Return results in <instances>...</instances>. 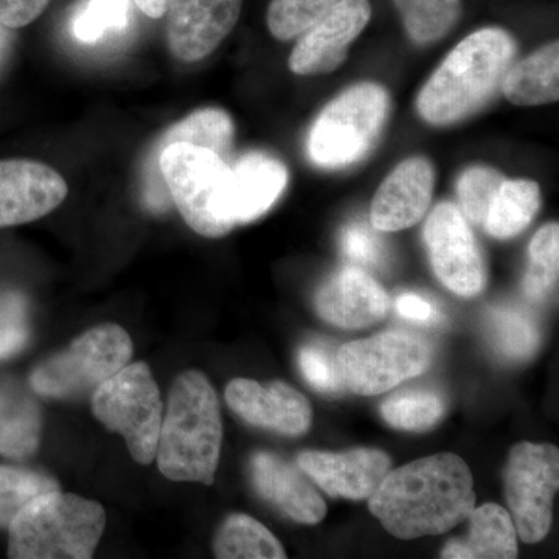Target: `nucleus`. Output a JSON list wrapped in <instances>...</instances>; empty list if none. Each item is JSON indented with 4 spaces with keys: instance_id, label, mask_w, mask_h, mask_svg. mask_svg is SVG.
Segmentation results:
<instances>
[{
    "instance_id": "nucleus-9",
    "label": "nucleus",
    "mask_w": 559,
    "mask_h": 559,
    "mask_svg": "<svg viewBox=\"0 0 559 559\" xmlns=\"http://www.w3.org/2000/svg\"><path fill=\"white\" fill-rule=\"evenodd\" d=\"M344 388L373 396L428 370V342L404 331H385L369 340L348 342L336 355Z\"/></svg>"
},
{
    "instance_id": "nucleus-31",
    "label": "nucleus",
    "mask_w": 559,
    "mask_h": 559,
    "mask_svg": "<svg viewBox=\"0 0 559 559\" xmlns=\"http://www.w3.org/2000/svg\"><path fill=\"white\" fill-rule=\"evenodd\" d=\"M131 16V0H86L73 16L72 33L80 43L97 44L127 31Z\"/></svg>"
},
{
    "instance_id": "nucleus-36",
    "label": "nucleus",
    "mask_w": 559,
    "mask_h": 559,
    "mask_svg": "<svg viewBox=\"0 0 559 559\" xmlns=\"http://www.w3.org/2000/svg\"><path fill=\"white\" fill-rule=\"evenodd\" d=\"M342 252L358 267L381 266L385 261V246L377 229L366 223H353L342 231Z\"/></svg>"
},
{
    "instance_id": "nucleus-5",
    "label": "nucleus",
    "mask_w": 559,
    "mask_h": 559,
    "mask_svg": "<svg viewBox=\"0 0 559 559\" xmlns=\"http://www.w3.org/2000/svg\"><path fill=\"white\" fill-rule=\"evenodd\" d=\"M159 171L187 226L205 238H221L238 226L234 173L213 151L173 143L160 151Z\"/></svg>"
},
{
    "instance_id": "nucleus-3",
    "label": "nucleus",
    "mask_w": 559,
    "mask_h": 559,
    "mask_svg": "<svg viewBox=\"0 0 559 559\" xmlns=\"http://www.w3.org/2000/svg\"><path fill=\"white\" fill-rule=\"evenodd\" d=\"M221 444L223 421L215 389L201 371H183L173 382L162 418L156 452L162 476L212 485Z\"/></svg>"
},
{
    "instance_id": "nucleus-40",
    "label": "nucleus",
    "mask_w": 559,
    "mask_h": 559,
    "mask_svg": "<svg viewBox=\"0 0 559 559\" xmlns=\"http://www.w3.org/2000/svg\"><path fill=\"white\" fill-rule=\"evenodd\" d=\"M168 2H170V0H134L140 11H142L145 16L151 17V20H160L162 16H165Z\"/></svg>"
},
{
    "instance_id": "nucleus-41",
    "label": "nucleus",
    "mask_w": 559,
    "mask_h": 559,
    "mask_svg": "<svg viewBox=\"0 0 559 559\" xmlns=\"http://www.w3.org/2000/svg\"><path fill=\"white\" fill-rule=\"evenodd\" d=\"M3 27L5 25L0 24V69H2L3 62L10 53V35Z\"/></svg>"
},
{
    "instance_id": "nucleus-2",
    "label": "nucleus",
    "mask_w": 559,
    "mask_h": 559,
    "mask_svg": "<svg viewBox=\"0 0 559 559\" xmlns=\"http://www.w3.org/2000/svg\"><path fill=\"white\" fill-rule=\"evenodd\" d=\"M514 55L516 43L502 28L471 33L419 91V116L437 127L468 119L498 95Z\"/></svg>"
},
{
    "instance_id": "nucleus-18",
    "label": "nucleus",
    "mask_w": 559,
    "mask_h": 559,
    "mask_svg": "<svg viewBox=\"0 0 559 559\" xmlns=\"http://www.w3.org/2000/svg\"><path fill=\"white\" fill-rule=\"evenodd\" d=\"M432 164L426 157L401 162L381 183L370 209V223L380 231L409 229L428 213L432 201Z\"/></svg>"
},
{
    "instance_id": "nucleus-21",
    "label": "nucleus",
    "mask_w": 559,
    "mask_h": 559,
    "mask_svg": "<svg viewBox=\"0 0 559 559\" xmlns=\"http://www.w3.org/2000/svg\"><path fill=\"white\" fill-rule=\"evenodd\" d=\"M234 173L238 224H248L270 212L288 186V170L270 154L250 151L238 159Z\"/></svg>"
},
{
    "instance_id": "nucleus-35",
    "label": "nucleus",
    "mask_w": 559,
    "mask_h": 559,
    "mask_svg": "<svg viewBox=\"0 0 559 559\" xmlns=\"http://www.w3.org/2000/svg\"><path fill=\"white\" fill-rule=\"evenodd\" d=\"M28 301L16 290L0 293V360L13 358L31 340Z\"/></svg>"
},
{
    "instance_id": "nucleus-19",
    "label": "nucleus",
    "mask_w": 559,
    "mask_h": 559,
    "mask_svg": "<svg viewBox=\"0 0 559 559\" xmlns=\"http://www.w3.org/2000/svg\"><path fill=\"white\" fill-rule=\"evenodd\" d=\"M389 297L362 267L348 266L326 280L316 294V311L331 325L366 329L385 318Z\"/></svg>"
},
{
    "instance_id": "nucleus-25",
    "label": "nucleus",
    "mask_w": 559,
    "mask_h": 559,
    "mask_svg": "<svg viewBox=\"0 0 559 559\" xmlns=\"http://www.w3.org/2000/svg\"><path fill=\"white\" fill-rule=\"evenodd\" d=\"M539 209L538 183L525 179H506L489 207L485 230L498 240H509L527 229Z\"/></svg>"
},
{
    "instance_id": "nucleus-1",
    "label": "nucleus",
    "mask_w": 559,
    "mask_h": 559,
    "mask_svg": "<svg viewBox=\"0 0 559 559\" xmlns=\"http://www.w3.org/2000/svg\"><path fill=\"white\" fill-rule=\"evenodd\" d=\"M476 507L468 465L451 452L390 469L369 509L400 539L437 536L468 520Z\"/></svg>"
},
{
    "instance_id": "nucleus-30",
    "label": "nucleus",
    "mask_w": 559,
    "mask_h": 559,
    "mask_svg": "<svg viewBox=\"0 0 559 559\" xmlns=\"http://www.w3.org/2000/svg\"><path fill=\"white\" fill-rule=\"evenodd\" d=\"M382 418L393 428L419 432L436 426L444 414V401L430 390L399 393L381 406Z\"/></svg>"
},
{
    "instance_id": "nucleus-38",
    "label": "nucleus",
    "mask_w": 559,
    "mask_h": 559,
    "mask_svg": "<svg viewBox=\"0 0 559 559\" xmlns=\"http://www.w3.org/2000/svg\"><path fill=\"white\" fill-rule=\"evenodd\" d=\"M50 0H0V24L21 28L38 20Z\"/></svg>"
},
{
    "instance_id": "nucleus-24",
    "label": "nucleus",
    "mask_w": 559,
    "mask_h": 559,
    "mask_svg": "<svg viewBox=\"0 0 559 559\" xmlns=\"http://www.w3.org/2000/svg\"><path fill=\"white\" fill-rule=\"evenodd\" d=\"M500 91L516 106H540L559 98V44L543 49L511 64Z\"/></svg>"
},
{
    "instance_id": "nucleus-20",
    "label": "nucleus",
    "mask_w": 559,
    "mask_h": 559,
    "mask_svg": "<svg viewBox=\"0 0 559 559\" xmlns=\"http://www.w3.org/2000/svg\"><path fill=\"white\" fill-rule=\"evenodd\" d=\"M257 492L299 524L316 525L325 518L326 503L299 465L272 452H257L250 460Z\"/></svg>"
},
{
    "instance_id": "nucleus-10",
    "label": "nucleus",
    "mask_w": 559,
    "mask_h": 559,
    "mask_svg": "<svg viewBox=\"0 0 559 559\" xmlns=\"http://www.w3.org/2000/svg\"><path fill=\"white\" fill-rule=\"evenodd\" d=\"M559 487V452L554 444L530 441L510 451L506 498L520 538L536 544L546 538Z\"/></svg>"
},
{
    "instance_id": "nucleus-8",
    "label": "nucleus",
    "mask_w": 559,
    "mask_h": 559,
    "mask_svg": "<svg viewBox=\"0 0 559 559\" xmlns=\"http://www.w3.org/2000/svg\"><path fill=\"white\" fill-rule=\"evenodd\" d=\"M92 412L112 432L120 433L140 465L156 460L164 403L148 364H128L92 393Z\"/></svg>"
},
{
    "instance_id": "nucleus-34",
    "label": "nucleus",
    "mask_w": 559,
    "mask_h": 559,
    "mask_svg": "<svg viewBox=\"0 0 559 559\" xmlns=\"http://www.w3.org/2000/svg\"><path fill=\"white\" fill-rule=\"evenodd\" d=\"M503 178L499 171L488 167H469L457 180L460 205L466 221L473 226L484 227L489 207L502 186Z\"/></svg>"
},
{
    "instance_id": "nucleus-15",
    "label": "nucleus",
    "mask_w": 559,
    "mask_h": 559,
    "mask_svg": "<svg viewBox=\"0 0 559 559\" xmlns=\"http://www.w3.org/2000/svg\"><path fill=\"white\" fill-rule=\"evenodd\" d=\"M235 127L229 112L219 108L194 110L186 119L171 124L148 154L143 176V202L151 212L162 213L170 205V193L159 171L160 151L173 143H190L213 151L227 162L234 145Z\"/></svg>"
},
{
    "instance_id": "nucleus-27",
    "label": "nucleus",
    "mask_w": 559,
    "mask_h": 559,
    "mask_svg": "<svg viewBox=\"0 0 559 559\" xmlns=\"http://www.w3.org/2000/svg\"><path fill=\"white\" fill-rule=\"evenodd\" d=\"M407 35L417 46L443 39L462 16L463 0H393Z\"/></svg>"
},
{
    "instance_id": "nucleus-26",
    "label": "nucleus",
    "mask_w": 559,
    "mask_h": 559,
    "mask_svg": "<svg viewBox=\"0 0 559 559\" xmlns=\"http://www.w3.org/2000/svg\"><path fill=\"white\" fill-rule=\"evenodd\" d=\"M219 559H283L286 551L280 540L261 522L248 514L227 516L213 540Z\"/></svg>"
},
{
    "instance_id": "nucleus-32",
    "label": "nucleus",
    "mask_w": 559,
    "mask_h": 559,
    "mask_svg": "<svg viewBox=\"0 0 559 559\" xmlns=\"http://www.w3.org/2000/svg\"><path fill=\"white\" fill-rule=\"evenodd\" d=\"M53 489L60 484L47 474L0 465V527L9 528L28 502Z\"/></svg>"
},
{
    "instance_id": "nucleus-11",
    "label": "nucleus",
    "mask_w": 559,
    "mask_h": 559,
    "mask_svg": "<svg viewBox=\"0 0 559 559\" xmlns=\"http://www.w3.org/2000/svg\"><path fill=\"white\" fill-rule=\"evenodd\" d=\"M425 242L437 278L462 297L477 296L487 271L468 221L457 205L441 202L425 226Z\"/></svg>"
},
{
    "instance_id": "nucleus-4",
    "label": "nucleus",
    "mask_w": 559,
    "mask_h": 559,
    "mask_svg": "<svg viewBox=\"0 0 559 559\" xmlns=\"http://www.w3.org/2000/svg\"><path fill=\"white\" fill-rule=\"evenodd\" d=\"M106 527L100 503L61 489L28 502L9 525V557L90 559Z\"/></svg>"
},
{
    "instance_id": "nucleus-16",
    "label": "nucleus",
    "mask_w": 559,
    "mask_h": 559,
    "mask_svg": "<svg viewBox=\"0 0 559 559\" xmlns=\"http://www.w3.org/2000/svg\"><path fill=\"white\" fill-rule=\"evenodd\" d=\"M299 468L333 498L369 500L392 469L389 455L358 448L345 452L304 451Z\"/></svg>"
},
{
    "instance_id": "nucleus-33",
    "label": "nucleus",
    "mask_w": 559,
    "mask_h": 559,
    "mask_svg": "<svg viewBox=\"0 0 559 559\" xmlns=\"http://www.w3.org/2000/svg\"><path fill=\"white\" fill-rule=\"evenodd\" d=\"M341 0H272L267 9V27L274 38H300Z\"/></svg>"
},
{
    "instance_id": "nucleus-13",
    "label": "nucleus",
    "mask_w": 559,
    "mask_h": 559,
    "mask_svg": "<svg viewBox=\"0 0 559 559\" xmlns=\"http://www.w3.org/2000/svg\"><path fill=\"white\" fill-rule=\"evenodd\" d=\"M242 0H170L167 40L183 62L204 60L218 49L240 20Z\"/></svg>"
},
{
    "instance_id": "nucleus-14",
    "label": "nucleus",
    "mask_w": 559,
    "mask_h": 559,
    "mask_svg": "<svg viewBox=\"0 0 559 559\" xmlns=\"http://www.w3.org/2000/svg\"><path fill=\"white\" fill-rule=\"evenodd\" d=\"M68 191L60 173L43 162L0 160V227L44 218L60 207Z\"/></svg>"
},
{
    "instance_id": "nucleus-37",
    "label": "nucleus",
    "mask_w": 559,
    "mask_h": 559,
    "mask_svg": "<svg viewBox=\"0 0 559 559\" xmlns=\"http://www.w3.org/2000/svg\"><path fill=\"white\" fill-rule=\"evenodd\" d=\"M301 373L312 388L323 393H341L344 390L336 355L318 345H307L300 349Z\"/></svg>"
},
{
    "instance_id": "nucleus-7",
    "label": "nucleus",
    "mask_w": 559,
    "mask_h": 559,
    "mask_svg": "<svg viewBox=\"0 0 559 559\" xmlns=\"http://www.w3.org/2000/svg\"><path fill=\"white\" fill-rule=\"evenodd\" d=\"M132 341L116 323H103L33 370L32 389L40 396L72 400L92 395L132 358Z\"/></svg>"
},
{
    "instance_id": "nucleus-23",
    "label": "nucleus",
    "mask_w": 559,
    "mask_h": 559,
    "mask_svg": "<svg viewBox=\"0 0 559 559\" xmlns=\"http://www.w3.org/2000/svg\"><path fill=\"white\" fill-rule=\"evenodd\" d=\"M43 417L36 401L16 381L0 378V454L25 459L38 450Z\"/></svg>"
},
{
    "instance_id": "nucleus-22",
    "label": "nucleus",
    "mask_w": 559,
    "mask_h": 559,
    "mask_svg": "<svg viewBox=\"0 0 559 559\" xmlns=\"http://www.w3.org/2000/svg\"><path fill=\"white\" fill-rule=\"evenodd\" d=\"M468 535L452 539L441 550L444 559H513L518 557V533L510 513L498 503L474 507Z\"/></svg>"
},
{
    "instance_id": "nucleus-12",
    "label": "nucleus",
    "mask_w": 559,
    "mask_h": 559,
    "mask_svg": "<svg viewBox=\"0 0 559 559\" xmlns=\"http://www.w3.org/2000/svg\"><path fill=\"white\" fill-rule=\"evenodd\" d=\"M370 17L369 0H341L297 40L289 69L297 75H322L341 68Z\"/></svg>"
},
{
    "instance_id": "nucleus-29",
    "label": "nucleus",
    "mask_w": 559,
    "mask_h": 559,
    "mask_svg": "<svg viewBox=\"0 0 559 559\" xmlns=\"http://www.w3.org/2000/svg\"><path fill=\"white\" fill-rule=\"evenodd\" d=\"M491 341L503 356L527 359L539 348V331L535 320L514 308H496L489 312Z\"/></svg>"
},
{
    "instance_id": "nucleus-6",
    "label": "nucleus",
    "mask_w": 559,
    "mask_h": 559,
    "mask_svg": "<svg viewBox=\"0 0 559 559\" xmlns=\"http://www.w3.org/2000/svg\"><path fill=\"white\" fill-rule=\"evenodd\" d=\"M389 92L377 83L348 87L323 108L312 124L308 153L330 170L362 160L377 145L389 119Z\"/></svg>"
},
{
    "instance_id": "nucleus-39",
    "label": "nucleus",
    "mask_w": 559,
    "mask_h": 559,
    "mask_svg": "<svg viewBox=\"0 0 559 559\" xmlns=\"http://www.w3.org/2000/svg\"><path fill=\"white\" fill-rule=\"evenodd\" d=\"M395 308L401 318L412 322L433 323L439 320L436 305L418 294H401L395 301Z\"/></svg>"
},
{
    "instance_id": "nucleus-28",
    "label": "nucleus",
    "mask_w": 559,
    "mask_h": 559,
    "mask_svg": "<svg viewBox=\"0 0 559 559\" xmlns=\"http://www.w3.org/2000/svg\"><path fill=\"white\" fill-rule=\"evenodd\" d=\"M528 270L524 278V290L528 299L546 300L557 288L559 261L558 223L546 224L536 231L528 248Z\"/></svg>"
},
{
    "instance_id": "nucleus-17",
    "label": "nucleus",
    "mask_w": 559,
    "mask_h": 559,
    "mask_svg": "<svg viewBox=\"0 0 559 559\" xmlns=\"http://www.w3.org/2000/svg\"><path fill=\"white\" fill-rule=\"evenodd\" d=\"M226 401L238 417L257 428L296 437L307 432L311 426L310 403L282 381L263 385L237 378L226 388Z\"/></svg>"
}]
</instances>
